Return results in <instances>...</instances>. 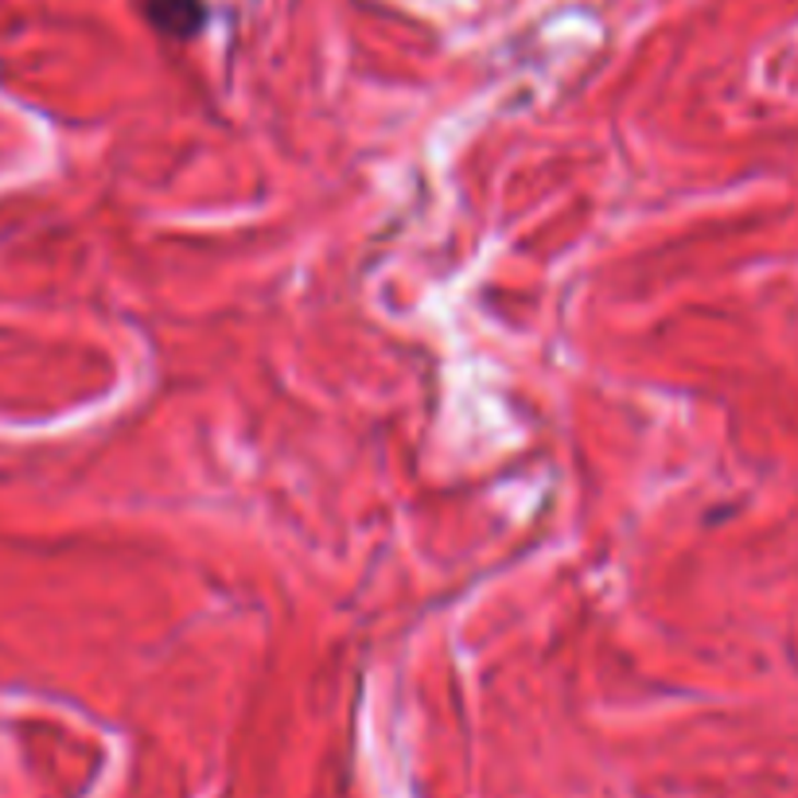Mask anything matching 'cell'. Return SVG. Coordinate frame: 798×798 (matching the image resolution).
Listing matches in <instances>:
<instances>
[{
    "instance_id": "obj_1",
    "label": "cell",
    "mask_w": 798,
    "mask_h": 798,
    "mask_svg": "<svg viewBox=\"0 0 798 798\" xmlns=\"http://www.w3.org/2000/svg\"><path fill=\"white\" fill-rule=\"evenodd\" d=\"M149 20L164 32V36H196L207 20L203 0H149Z\"/></svg>"
}]
</instances>
